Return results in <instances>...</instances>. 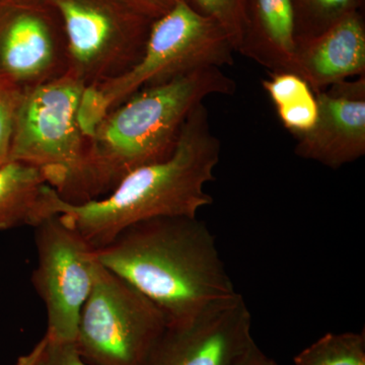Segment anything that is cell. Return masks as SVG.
Instances as JSON below:
<instances>
[{"label": "cell", "instance_id": "1", "mask_svg": "<svg viewBox=\"0 0 365 365\" xmlns=\"http://www.w3.org/2000/svg\"><path fill=\"white\" fill-rule=\"evenodd\" d=\"M222 143L211 130L207 108L197 106L185 122L174 153L129 173L109 194L81 204L66 202L49 185L42 215L56 213L93 249L107 246L125 228L155 217H198L213 204L204 187L216 179Z\"/></svg>", "mask_w": 365, "mask_h": 365}, {"label": "cell", "instance_id": "2", "mask_svg": "<svg viewBox=\"0 0 365 365\" xmlns=\"http://www.w3.org/2000/svg\"><path fill=\"white\" fill-rule=\"evenodd\" d=\"M98 261L162 311L168 325L195 318L239 294L215 235L198 217H155L134 223L103 248Z\"/></svg>", "mask_w": 365, "mask_h": 365}, {"label": "cell", "instance_id": "3", "mask_svg": "<svg viewBox=\"0 0 365 365\" xmlns=\"http://www.w3.org/2000/svg\"><path fill=\"white\" fill-rule=\"evenodd\" d=\"M237 83L216 66L143 88L113 109L88 134V167L97 199L129 173L174 153L190 114L210 96H232Z\"/></svg>", "mask_w": 365, "mask_h": 365}, {"label": "cell", "instance_id": "4", "mask_svg": "<svg viewBox=\"0 0 365 365\" xmlns=\"http://www.w3.org/2000/svg\"><path fill=\"white\" fill-rule=\"evenodd\" d=\"M86 86L66 73L21 97L9 160L39 170L66 202L96 200L88 137L79 122Z\"/></svg>", "mask_w": 365, "mask_h": 365}, {"label": "cell", "instance_id": "5", "mask_svg": "<svg viewBox=\"0 0 365 365\" xmlns=\"http://www.w3.org/2000/svg\"><path fill=\"white\" fill-rule=\"evenodd\" d=\"M235 48L217 21L178 0L153 21L143 56L119 78L86 88L79 122L86 135L113 109L143 88L163 85L203 67L235 63Z\"/></svg>", "mask_w": 365, "mask_h": 365}, {"label": "cell", "instance_id": "6", "mask_svg": "<svg viewBox=\"0 0 365 365\" xmlns=\"http://www.w3.org/2000/svg\"><path fill=\"white\" fill-rule=\"evenodd\" d=\"M66 40L67 72L86 88L123 76L143 56L153 19L130 0H47Z\"/></svg>", "mask_w": 365, "mask_h": 365}, {"label": "cell", "instance_id": "7", "mask_svg": "<svg viewBox=\"0 0 365 365\" xmlns=\"http://www.w3.org/2000/svg\"><path fill=\"white\" fill-rule=\"evenodd\" d=\"M167 326L151 300L100 263L74 344L90 365H144Z\"/></svg>", "mask_w": 365, "mask_h": 365}, {"label": "cell", "instance_id": "8", "mask_svg": "<svg viewBox=\"0 0 365 365\" xmlns=\"http://www.w3.org/2000/svg\"><path fill=\"white\" fill-rule=\"evenodd\" d=\"M33 228L38 264L32 279L47 312L45 336L50 342L74 343L100 266L96 250L56 213Z\"/></svg>", "mask_w": 365, "mask_h": 365}, {"label": "cell", "instance_id": "9", "mask_svg": "<svg viewBox=\"0 0 365 365\" xmlns=\"http://www.w3.org/2000/svg\"><path fill=\"white\" fill-rule=\"evenodd\" d=\"M251 328L250 309L235 294L165 327L144 365H232L253 342Z\"/></svg>", "mask_w": 365, "mask_h": 365}, {"label": "cell", "instance_id": "10", "mask_svg": "<svg viewBox=\"0 0 365 365\" xmlns=\"http://www.w3.org/2000/svg\"><path fill=\"white\" fill-rule=\"evenodd\" d=\"M67 72L66 40L49 14L21 4L0 23V83L26 93Z\"/></svg>", "mask_w": 365, "mask_h": 365}, {"label": "cell", "instance_id": "11", "mask_svg": "<svg viewBox=\"0 0 365 365\" xmlns=\"http://www.w3.org/2000/svg\"><path fill=\"white\" fill-rule=\"evenodd\" d=\"M318 118L309 130L295 135L294 153L338 170L365 155V76L314 93Z\"/></svg>", "mask_w": 365, "mask_h": 365}, {"label": "cell", "instance_id": "12", "mask_svg": "<svg viewBox=\"0 0 365 365\" xmlns=\"http://www.w3.org/2000/svg\"><path fill=\"white\" fill-rule=\"evenodd\" d=\"M297 74L314 93L365 76V24L361 11L345 16L325 32L295 39Z\"/></svg>", "mask_w": 365, "mask_h": 365}, {"label": "cell", "instance_id": "13", "mask_svg": "<svg viewBox=\"0 0 365 365\" xmlns=\"http://www.w3.org/2000/svg\"><path fill=\"white\" fill-rule=\"evenodd\" d=\"M290 0H246V30L237 53L268 69L297 74Z\"/></svg>", "mask_w": 365, "mask_h": 365}, {"label": "cell", "instance_id": "14", "mask_svg": "<svg viewBox=\"0 0 365 365\" xmlns=\"http://www.w3.org/2000/svg\"><path fill=\"white\" fill-rule=\"evenodd\" d=\"M44 176L26 163L7 160L0 165V232L35 227L42 220Z\"/></svg>", "mask_w": 365, "mask_h": 365}, {"label": "cell", "instance_id": "15", "mask_svg": "<svg viewBox=\"0 0 365 365\" xmlns=\"http://www.w3.org/2000/svg\"><path fill=\"white\" fill-rule=\"evenodd\" d=\"M262 86L273 103L283 126L292 135L307 132L316 123L318 102L309 83L290 72L269 73Z\"/></svg>", "mask_w": 365, "mask_h": 365}, {"label": "cell", "instance_id": "16", "mask_svg": "<svg viewBox=\"0 0 365 365\" xmlns=\"http://www.w3.org/2000/svg\"><path fill=\"white\" fill-rule=\"evenodd\" d=\"M294 365H365L364 333H327L294 357Z\"/></svg>", "mask_w": 365, "mask_h": 365}, {"label": "cell", "instance_id": "17", "mask_svg": "<svg viewBox=\"0 0 365 365\" xmlns=\"http://www.w3.org/2000/svg\"><path fill=\"white\" fill-rule=\"evenodd\" d=\"M362 0H290L295 39L314 37L361 9Z\"/></svg>", "mask_w": 365, "mask_h": 365}, {"label": "cell", "instance_id": "18", "mask_svg": "<svg viewBox=\"0 0 365 365\" xmlns=\"http://www.w3.org/2000/svg\"><path fill=\"white\" fill-rule=\"evenodd\" d=\"M198 13L217 21L235 53L239 50L246 30V0H187Z\"/></svg>", "mask_w": 365, "mask_h": 365}, {"label": "cell", "instance_id": "19", "mask_svg": "<svg viewBox=\"0 0 365 365\" xmlns=\"http://www.w3.org/2000/svg\"><path fill=\"white\" fill-rule=\"evenodd\" d=\"M23 93L0 83V165L9 160L14 124Z\"/></svg>", "mask_w": 365, "mask_h": 365}, {"label": "cell", "instance_id": "20", "mask_svg": "<svg viewBox=\"0 0 365 365\" xmlns=\"http://www.w3.org/2000/svg\"><path fill=\"white\" fill-rule=\"evenodd\" d=\"M47 338V337H46ZM41 365H90L79 354L74 343H55L47 339Z\"/></svg>", "mask_w": 365, "mask_h": 365}, {"label": "cell", "instance_id": "21", "mask_svg": "<svg viewBox=\"0 0 365 365\" xmlns=\"http://www.w3.org/2000/svg\"><path fill=\"white\" fill-rule=\"evenodd\" d=\"M148 18L158 20L174 7L178 0H130Z\"/></svg>", "mask_w": 365, "mask_h": 365}, {"label": "cell", "instance_id": "22", "mask_svg": "<svg viewBox=\"0 0 365 365\" xmlns=\"http://www.w3.org/2000/svg\"><path fill=\"white\" fill-rule=\"evenodd\" d=\"M232 365H279L275 360L269 357L265 353L262 351L256 342L250 344L249 347L245 350L241 356L235 360Z\"/></svg>", "mask_w": 365, "mask_h": 365}, {"label": "cell", "instance_id": "23", "mask_svg": "<svg viewBox=\"0 0 365 365\" xmlns=\"http://www.w3.org/2000/svg\"><path fill=\"white\" fill-rule=\"evenodd\" d=\"M46 344H47V338L44 336L30 352L19 357L16 365H41Z\"/></svg>", "mask_w": 365, "mask_h": 365}]
</instances>
